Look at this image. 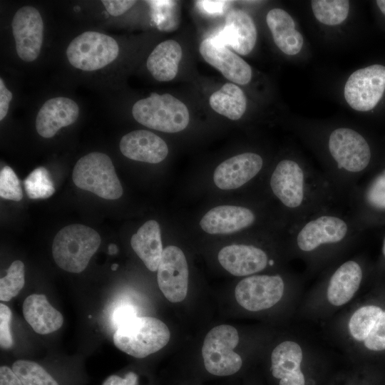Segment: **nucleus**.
<instances>
[{"mask_svg":"<svg viewBox=\"0 0 385 385\" xmlns=\"http://www.w3.org/2000/svg\"><path fill=\"white\" fill-rule=\"evenodd\" d=\"M349 335L370 351L385 350V311L380 308L364 326Z\"/></svg>","mask_w":385,"mask_h":385,"instance_id":"obj_28","label":"nucleus"},{"mask_svg":"<svg viewBox=\"0 0 385 385\" xmlns=\"http://www.w3.org/2000/svg\"><path fill=\"white\" fill-rule=\"evenodd\" d=\"M303 351L296 342L287 340L279 343L271 354L272 376L279 379V385H305L301 369Z\"/></svg>","mask_w":385,"mask_h":385,"instance_id":"obj_21","label":"nucleus"},{"mask_svg":"<svg viewBox=\"0 0 385 385\" xmlns=\"http://www.w3.org/2000/svg\"><path fill=\"white\" fill-rule=\"evenodd\" d=\"M270 187L275 197L289 209H299L307 195L306 175L298 163L289 159L279 161L270 178Z\"/></svg>","mask_w":385,"mask_h":385,"instance_id":"obj_11","label":"nucleus"},{"mask_svg":"<svg viewBox=\"0 0 385 385\" xmlns=\"http://www.w3.org/2000/svg\"><path fill=\"white\" fill-rule=\"evenodd\" d=\"M209 103L215 112L233 120L240 119L247 108L243 91L232 83L224 84L213 93L209 98Z\"/></svg>","mask_w":385,"mask_h":385,"instance_id":"obj_27","label":"nucleus"},{"mask_svg":"<svg viewBox=\"0 0 385 385\" xmlns=\"http://www.w3.org/2000/svg\"><path fill=\"white\" fill-rule=\"evenodd\" d=\"M100 244L99 234L91 227L70 225L56 235L52 245L53 257L60 268L80 273L86 268Z\"/></svg>","mask_w":385,"mask_h":385,"instance_id":"obj_1","label":"nucleus"},{"mask_svg":"<svg viewBox=\"0 0 385 385\" xmlns=\"http://www.w3.org/2000/svg\"><path fill=\"white\" fill-rule=\"evenodd\" d=\"M382 252L385 257V238L384 240L383 246H382Z\"/></svg>","mask_w":385,"mask_h":385,"instance_id":"obj_45","label":"nucleus"},{"mask_svg":"<svg viewBox=\"0 0 385 385\" xmlns=\"http://www.w3.org/2000/svg\"><path fill=\"white\" fill-rule=\"evenodd\" d=\"M229 1H198L199 6L208 13H220L223 9V6Z\"/></svg>","mask_w":385,"mask_h":385,"instance_id":"obj_41","label":"nucleus"},{"mask_svg":"<svg viewBox=\"0 0 385 385\" xmlns=\"http://www.w3.org/2000/svg\"><path fill=\"white\" fill-rule=\"evenodd\" d=\"M72 178L79 188L106 200H116L123 195V188L111 158L106 154L92 152L76 163Z\"/></svg>","mask_w":385,"mask_h":385,"instance_id":"obj_4","label":"nucleus"},{"mask_svg":"<svg viewBox=\"0 0 385 385\" xmlns=\"http://www.w3.org/2000/svg\"><path fill=\"white\" fill-rule=\"evenodd\" d=\"M132 113L143 125L165 133L180 132L186 128L190 120L187 106L168 93H152L133 105Z\"/></svg>","mask_w":385,"mask_h":385,"instance_id":"obj_3","label":"nucleus"},{"mask_svg":"<svg viewBox=\"0 0 385 385\" xmlns=\"http://www.w3.org/2000/svg\"><path fill=\"white\" fill-rule=\"evenodd\" d=\"M311 5L316 19L329 26L342 23L349 10V2L346 0H314Z\"/></svg>","mask_w":385,"mask_h":385,"instance_id":"obj_30","label":"nucleus"},{"mask_svg":"<svg viewBox=\"0 0 385 385\" xmlns=\"http://www.w3.org/2000/svg\"><path fill=\"white\" fill-rule=\"evenodd\" d=\"M366 204L373 209L385 210V170L376 175L364 192Z\"/></svg>","mask_w":385,"mask_h":385,"instance_id":"obj_33","label":"nucleus"},{"mask_svg":"<svg viewBox=\"0 0 385 385\" xmlns=\"http://www.w3.org/2000/svg\"><path fill=\"white\" fill-rule=\"evenodd\" d=\"M215 38L237 53L247 55L255 46L257 29L252 19L246 12L233 9L226 15L225 26Z\"/></svg>","mask_w":385,"mask_h":385,"instance_id":"obj_18","label":"nucleus"},{"mask_svg":"<svg viewBox=\"0 0 385 385\" xmlns=\"http://www.w3.org/2000/svg\"><path fill=\"white\" fill-rule=\"evenodd\" d=\"M267 24L276 46L285 54L295 55L303 46V37L295 29L292 16L282 9H272L266 16Z\"/></svg>","mask_w":385,"mask_h":385,"instance_id":"obj_25","label":"nucleus"},{"mask_svg":"<svg viewBox=\"0 0 385 385\" xmlns=\"http://www.w3.org/2000/svg\"><path fill=\"white\" fill-rule=\"evenodd\" d=\"M11 26L19 58L27 62L36 59L43 36V23L38 11L29 6L20 8L14 16Z\"/></svg>","mask_w":385,"mask_h":385,"instance_id":"obj_13","label":"nucleus"},{"mask_svg":"<svg viewBox=\"0 0 385 385\" xmlns=\"http://www.w3.org/2000/svg\"><path fill=\"white\" fill-rule=\"evenodd\" d=\"M23 314L26 321L40 334L58 330L63 322L62 314L43 294H33L27 297L23 304Z\"/></svg>","mask_w":385,"mask_h":385,"instance_id":"obj_23","label":"nucleus"},{"mask_svg":"<svg viewBox=\"0 0 385 385\" xmlns=\"http://www.w3.org/2000/svg\"><path fill=\"white\" fill-rule=\"evenodd\" d=\"M182 58L180 45L174 40L160 43L149 55L146 66L158 81H170L177 75Z\"/></svg>","mask_w":385,"mask_h":385,"instance_id":"obj_26","label":"nucleus"},{"mask_svg":"<svg viewBox=\"0 0 385 385\" xmlns=\"http://www.w3.org/2000/svg\"><path fill=\"white\" fill-rule=\"evenodd\" d=\"M106 11L112 16L123 14L130 9L136 1L133 0H103L101 1Z\"/></svg>","mask_w":385,"mask_h":385,"instance_id":"obj_37","label":"nucleus"},{"mask_svg":"<svg viewBox=\"0 0 385 385\" xmlns=\"http://www.w3.org/2000/svg\"><path fill=\"white\" fill-rule=\"evenodd\" d=\"M284 282L279 275L255 274L242 279L235 290L237 303L250 312L274 306L282 299Z\"/></svg>","mask_w":385,"mask_h":385,"instance_id":"obj_9","label":"nucleus"},{"mask_svg":"<svg viewBox=\"0 0 385 385\" xmlns=\"http://www.w3.org/2000/svg\"><path fill=\"white\" fill-rule=\"evenodd\" d=\"M11 369L24 385H61L41 364L31 360L19 359Z\"/></svg>","mask_w":385,"mask_h":385,"instance_id":"obj_29","label":"nucleus"},{"mask_svg":"<svg viewBox=\"0 0 385 385\" xmlns=\"http://www.w3.org/2000/svg\"><path fill=\"white\" fill-rule=\"evenodd\" d=\"M138 375L133 371H129L123 375L113 374L107 377L102 385H138Z\"/></svg>","mask_w":385,"mask_h":385,"instance_id":"obj_38","label":"nucleus"},{"mask_svg":"<svg viewBox=\"0 0 385 385\" xmlns=\"http://www.w3.org/2000/svg\"><path fill=\"white\" fill-rule=\"evenodd\" d=\"M78 113V106L73 100L65 97L51 98L43 103L37 114V133L43 138H51L61 128L73 123Z\"/></svg>","mask_w":385,"mask_h":385,"instance_id":"obj_20","label":"nucleus"},{"mask_svg":"<svg viewBox=\"0 0 385 385\" xmlns=\"http://www.w3.org/2000/svg\"><path fill=\"white\" fill-rule=\"evenodd\" d=\"M0 196L14 201H20L23 197L19 180L9 166H5L1 170Z\"/></svg>","mask_w":385,"mask_h":385,"instance_id":"obj_34","label":"nucleus"},{"mask_svg":"<svg viewBox=\"0 0 385 385\" xmlns=\"http://www.w3.org/2000/svg\"><path fill=\"white\" fill-rule=\"evenodd\" d=\"M157 271L158 284L165 298L171 302L183 301L188 292V267L182 250L166 247Z\"/></svg>","mask_w":385,"mask_h":385,"instance_id":"obj_10","label":"nucleus"},{"mask_svg":"<svg viewBox=\"0 0 385 385\" xmlns=\"http://www.w3.org/2000/svg\"><path fill=\"white\" fill-rule=\"evenodd\" d=\"M12 99L11 92L7 89L0 78V120H2L6 115L9 107V103Z\"/></svg>","mask_w":385,"mask_h":385,"instance_id":"obj_39","label":"nucleus"},{"mask_svg":"<svg viewBox=\"0 0 385 385\" xmlns=\"http://www.w3.org/2000/svg\"><path fill=\"white\" fill-rule=\"evenodd\" d=\"M385 91V66L371 65L354 71L344 86L348 104L358 111L373 109Z\"/></svg>","mask_w":385,"mask_h":385,"instance_id":"obj_7","label":"nucleus"},{"mask_svg":"<svg viewBox=\"0 0 385 385\" xmlns=\"http://www.w3.org/2000/svg\"><path fill=\"white\" fill-rule=\"evenodd\" d=\"M130 245L145 267L158 270L163 250L159 224L154 220L145 222L130 239Z\"/></svg>","mask_w":385,"mask_h":385,"instance_id":"obj_24","label":"nucleus"},{"mask_svg":"<svg viewBox=\"0 0 385 385\" xmlns=\"http://www.w3.org/2000/svg\"><path fill=\"white\" fill-rule=\"evenodd\" d=\"M255 215L250 209L237 205H219L210 209L202 217L200 226L212 235H227L251 226Z\"/></svg>","mask_w":385,"mask_h":385,"instance_id":"obj_17","label":"nucleus"},{"mask_svg":"<svg viewBox=\"0 0 385 385\" xmlns=\"http://www.w3.org/2000/svg\"><path fill=\"white\" fill-rule=\"evenodd\" d=\"M24 188L31 199H44L51 196L55 188L48 170L43 167L34 170L25 179Z\"/></svg>","mask_w":385,"mask_h":385,"instance_id":"obj_31","label":"nucleus"},{"mask_svg":"<svg viewBox=\"0 0 385 385\" xmlns=\"http://www.w3.org/2000/svg\"><path fill=\"white\" fill-rule=\"evenodd\" d=\"M239 342L237 330L231 325L212 328L205 337L202 356L205 369L217 376H231L242 366L241 356L234 351Z\"/></svg>","mask_w":385,"mask_h":385,"instance_id":"obj_5","label":"nucleus"},{"mask_svg":"<svg viewBox=\"0 0 385 385\" xmlns=\"http://www.w3.org/2000/svg\"><path fill=\"white\" fill-rule=\"evenodd\" d=\"M363 278L360 265L354 260L342 263L332 274L327 289L330 304L341 307L348 303L359 290Z\"/></svg>","mask_w":385,"mask_h":385,"instance_id":"obj_22","label":"nucleus"},{"mask_svg":"<svg viewBox=\"0 0 385 385\" xmlns=\"http://www.w3.org/2000/svg\"><path fill=\"white\" fill-rule=\"evenodd\" d=\"M199 51L207 63L232 83L245 85L251 81L250 66L215 37L204 39Z\"/></svg>","mask_w":385,"mask_h":385,"instance_id":"obj_14","label":"nucleus"},{"mask_svg":"<svg viewBox=\"0 0 385 385\" xmlns=\"http://www.w3.org/2000/svg\"><path fill=\"white\" fill-rule=\"evenodd\" d=\"M217 258L225 270L238 277L257 273L263 270L270 262L263 250L242 244L224 247L220 250Z\"/></svg>","mask_w":385,"mask_h":385,"instance_id":"obj_16","label":"nucleus"},{"mask_svg":"<svg viewBox=\"0 0 385 385\" xmlns=\"http://www.w3.org/2000/svg\"><path fill=\"white\" fill-rule=\"evenodd\" d=\"M118 252V247L115 244H111L108 246V253L110 255H115Z\"/></svg>","mask_w":385,"mask_h":385,"instance_id":"obj_43","label":"nucleus"},{"mask_svg":"<svg viewBox=\"0 0 385 385\" xmlns=\"http://www.w3.org/2000/svg\"><path fill=\"white\" fill-rule=\"evenodd\" d=\"M118 267V264H113L112 266H111V270L113 271H115Z\"/></svg>","mask_w":385,"mask_h":385,"instance_id":"obj_44","label":"nucleus"},{"mask_svg":"<svg viewBox=\"0 0 385 385\" xmlns=\"http://www.w3.org/2000/svg\"><path fill=\"white\" fill-rule=\"evenodd\" d=\"M349 233L348 223L332 215H322L306 222L296 236L297 247L311 252L320 247L342 242Z\"/></svg>","mask_w":385,"mask_h":385,"instance_id":"obj_12","label":"nucleus"},{"mask_svg":"<svg viewBox=\"0 0 385 385\" xmlns=\"http://www.w3.org/2000/svg\"><path fill=\"white\" fill-rule=\"evenodd\" d=\"M262 165L260 155L251 152L241 153L219 164L214 171L213 180L221 190H234L255 177Z\"/></svg>","mask_w":385,"mask_h":385,"instance_id":"obj_15","label":"nucleus"},{"mask_svg":"<svg viewBox=\"0 0 385 385\" xmlns=\"http://www.w3.org/2000/svg\"><path fill=\"white\" fill-rule=\"evenodd\" d=\"M137 317L135 307L130 304H121L116 307L111 315V320L115 329L125 322Z\"/></svg>","mask_w":385,"mask_h":385,"instance_id":"obj_36","label":"nucleus"},{"mask_svg":"<svg viewBox=\"0 0 385 385\" xmlns=\"http://www.w3.org/2000/svg\"><path fill=\"white\" fill-rule=\"evenodd\" d=\"M118 52V45L112 37L96 31H85L71 41L66 56L73 67L92 71L113 62Z\"/></svg>","mask_w":385,"mask_h":385,"instance_id":"obj_6","label":"nucleus"},{"mask_svg":"<svg viewBox=\"0 0 385 385\" xmlns=\"http://www.w3.org/2000/svg\"><path fill=\"white\" fill-rule=\"evenodd\" d=\"M170 333L161 320L150 317H136L119 326L113 339L115 346L135 358H145L169 342Z\"/></svg>","mask_w":385,"mask_h":385,"instance_id":"obj_2","label":"nucleus"},{"mask_svg":"<svg viewBox=\"0 0 385 385\" xmlns=\"http://www.w3.org/2000/svg\"><path fill=\"white\" fill-rule=\"evenodd\" d=\"M24 284V264L21 260H15L9 267L6 275L0 279V300H11L19 293Z\"/></svg>","mask_w":385,"mask_h":385,"instance_id":"obj_32","label":"nucleus"},{"mask_svg":"<svg viewBox=\"0 0 385 385\" xmlns=\"http://www.w3.org/2000/svg\"><path fill=\"white\" fill-rule=\"evenodd\" d=\"M12 314L11 309L4 304H0V345L2 349H9L14 345L10 331Z\"/></svg>","mask_w":385,"mask_h":385,"instance_id":"obj_35","label":"nucleus"},{"mask_svg":"<svg viewBox=\"0 0 385 385\" xmlns=\"http://www.w3.org/2000/svg\"><path fill=\"white\" fill-rule=\"evenodd\" d=\"M120 150L129 159L148 163H158L168 154L166 143L146 130H136L123 135Z\"/></svg>","mask_w":385,"mask_h":385,"instance_id":"obj_19","label":"nucleus"},{"mask_svg":"<svg viewBox=\"0 0 385 385\" xmlns=\"http://www.w3.org/2000/svg\"><path fill=\"white\" fill-rule=\"evenodd\" d=\"M376 3L381 11L385 15V0H377Z\"/></svg>","mask_w":385,"mask_h":385,"instance_id":"obj_42","label":"nucleus"},{"mask_svg":"<svg viewBox=\"0 0 385 385\" xmlns=\"http://www.w3.org/2000/svg\"><path fill=\"white\" fill-rule=\"evenodd\" d=\"M0 385H24L11 368L3 365L0 367Z\"/></svg>","mask_w":385,"mask_h":385,"instance_id":"obj_40","label":"nucleus"},{"mask_svg":"<svg viewBox=\"0 0 385 385\" xmlns=\"http://www.w3.org/2000/svg\"><path fill=\"white\" fill-rule=\"evenodd\" d=\"M328 145L332 157L341 170L358 173L370 163L371 150L368 143L353 129H335L329 135Z\"/></svg>","mask_w":385,"mask_h":385,"instance_id":"obj_8","label":"nucleus"}]
</instances>
